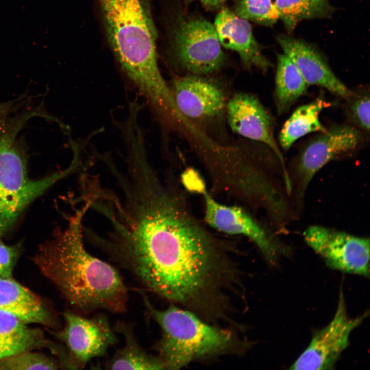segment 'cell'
<instances>
[{
    "mask_svg": "<svg viewBox=\"0 0 370 370\" xmlns=\"http://www.w3.org/2000/svg\"><path fill=\"white\" fill-rule=\"evenodd\" d=\"M277 42L283 53L294 64L308 85H316L344 100L353 94L334 73L321 53L301 40L280 34Z\"/></svg>",
    "mask_w": 370,
    "mask_h": 370,
    "instance_id": "14",
    "label": "cell"
},
{
    "mask_svg": "<svg viewBox=\"0 0 370 370\" xmlns=\"http://www.w3.org/2000/svg\"><path fill=\"white\" fill-rule=\"evenodd\" d=\"M368 311L355 318L348 316L342 288L333 319L325 327L316 330L305 350L290 368L331 369L349 344V336L368 316Z\"/></svg>",
    "mask_w": 370,
    "mask_h": 370,
    "instance_id": "8",
    "label": "cell"
},
{
    "mask_svg": "<svg viewBox=\"0 0 370 370\" xmlns=\"http://www.w3.org/2000/svg\"><path fill=\"white\" fill-rule=\"evenodd\" d=\"M23 104L22 98L20 96L14 100L0 103V117L18 111L23 107Z\"/></svg>",
    "mask_w": 370,
    "mask_h": 370,
    "instance_id": "26",
    "label": "cell"
},
{
    "mask_svg": "<svg viewBox=\"0 0 370 370\" xmlns=\"http://www.w3.org/2000/svg\"><path fill=\"white\" fill-rule=\"evenodd\" d=\"M228 252L226 243L194 217L181 192L170 183L147 185L130 197L107 249L145 289L193 306L210 297L227 272Z\"/></svg>",
    "mask_w": 370,
    "mask_h": 370,
    "instance_id": "1",
    "label": "cell"
},
{
    "mask_svg": "<svg viewBox=\"0 0 370 370\" xmlns=\"http://www.w3.org/2000/svg\"><path fill=\"white\" fill-rule=\"evenodd\" d=\"M34 112L24 108L12 117H0V237L15 224L26 207L75 166L39 180L28 175L25 144L17 134Z\"/></svg>",
    "mask_w": 370,
    "mask_h": 370,
    "instance_id": "4",
    "label": "cell"
},
{
    "mask_svg": "<svg viewBox=\"0 0 370 370\" xmlns=\"http://www.w3.org/2000/svg\"><path fill=\"white\" fill-rule=\"evenodd\" d=\"M364 133L354 125H336L308 142L296 166L295 194L299 203L316 174L331 160L357 150L364 140Z\"/></svg>",
    "mask_w": 370,
    "mask_h": 370,
    "instance_id": "7",
    "label": "cell"
},
{
    "mask_svg": "<svg viewBox=\"0 0 370 370\" xmlns=\"http://www.w3.org/2000/svg\"><path fill=\"white\" fill-rule=\"evenodd\" d=\"M141 294L146 312L161 328V338L154 347L164 369H180L232 345L233 338L228 330L207 324L193 313L174 306L157 309Z\"/></svg>",
    "mask_w": 370,
    "mask_h": 370,
    "instance_id": "5",
    "label": "cell"
},
{
    "mask_svg": "<svg viewBox=\"0 0 370 370\" xmlns=\"http://www.w3.org/2000/svg\"><path fill=\"white\" fill-rule=\"evenodd\" d=\"M325 106L324 99L320 96L311 103L298 107L281 131L279 140L282 148L288 150L295 141L310 133L325 132L326 128L319 120Z\"/></svg>",
    "mask_w": 370,
    "mask_h": 370,
    "instance_id": "19",
    "label": "cell"
},
{
    "mask_svg": "<svg viewBox=\"0 0 370 370\" xmlns=\"http://www.w3.org/2000/svg\"><path fill=\"white\" fill-rule=\"evenodd\" d=\"M0 310L14 315L26 324L55 325L54 317L41 299L13 279H0Z\"/></svg>",
    "mask_w": 370,
    "mask_h": 370,
    "instance_id": "16",
    "label": "cell"
},
{
    "mask_svg": "<svg viewBox=\"0 0 370 370\" xmlns=\"http://www.w3.org/2000/svg\"><path fill=\"white\" fill-rule=\"evenodd\" d=\"M275 82V100L279 114L287 111L308 86L294 64L283 53L277 54Z\"/></svg>",
    "mask_w": 370,
    "mask_h": 370,
    "instance_id": "20",
    "label": "cell"
},
{
    "mask_svg": "<svg viewBox=\"0 0 370 370\" xmlns=\"http://www.w3.org/2000/svg\"><path fill=\"white\" fill-rule=\"evenodd\" d=\"M110 48L124 72L162 117L174 106L159 69L150 0H98Z\"/></svg>",
    "mask_w": 370,
    "mask_h": 370,
    "instance_id": "3",
    "label": "cell"
},
{
    "mask_svg": "<svg viewBox=\"0 0 370 370\" xmlns=\"http://www.w3.org/2000/svg\"><path fill=\"white\" fill-rule=\"evenodd\" d=\"M305 243L330 268L369 277V239L320 226L304 232Z\"/></svg>",
    "mask_w": 370,
    "mask_h": 370,
    "instance_id": "9",
    "label": "cell"
},
{
    "mask_svg": "<svg viewBox=\"0 0 370 370\" xmlns=\"http://www.w3.org/2000/svg\"><path fill=\"white\" fill-rule=\"evenodd\" d=\"M214 25L221 46L236 51L246 68L255 67L265 73L273 67L263 54L248 21L223 8L217 14Z\"/></svg>",
    "mask_w": 370,
    "mask_h": 370,
    "instance_id": "15",
    "label": "cell"
},
{
    "mask_svg": "<svg viewBox=\"0 0 370 370\" xmlns=\"http://www.w3.org/2000/svg\"><path fill=\"white\" fill-rule=\"evenodd\" d=\"M21 252L20 243L7 245L0 239V279H13V270Z\"/></svg>",
    "mask_w": 370,
    "mask_h": 370,
    "instance_id": "25",
    "label": "cell"
},
{
    "mask_svg": "<svg viewBox=\"0 0 370 370\" xmlns=\"http://www.w3.org/2000/svg\"><path fill=\"white\" fill-rule=\"evenodd\" d=\"M234 8L238 16L261 25L271 26L279 20L273 0H239Z\"/></svg>",
    "mask_w": 370,
    "mask_h": 370,
    "instance_id": "22",
    "label": "cell"
},
{
    "mask_svg": "<svg viewBox=\"0 0 370 370\" xmlns=\"http://www.w3.org/2000/svg\"><path fill=\"white\" fill-rule=\"evenodd\" d=\"M227 0H184V4L188 6L193 2H200L206 9L212 10L220 6Z\"/></svg>",
    "mask_w": 370,
    "mask_h": 370,
    "instance_id": "27",
    "label": "cell"
},
{
    "mask_svg": "<svg viewBox=\"0 0 370 370\" xmlns=\"http://www.w3.org/2000/svg\"><path fill=\"white\" fill-rule=\"evenodd\" d=\"M59 368V365L52 358L31 350L0 360V369H57Z\"/></svg>",
    "mask_w": 370,
    "mask_h": 370,
    "instance_id": "23",
    "label": "cell"
},
{
    "mask_svg": "<svg viewBox=\"0 0 370 370\" xmlns=\"http://www.w3.org/2000/svg\"><path fill=\"white\" fill-rule=\"evenodd\" d=\"M88 208L86 205L78 210L64 230L42 244L33 261L76 312L123 313L128 291L121 275L84 247L82 221Z\"/></svg>",
    "mask_w": 370,
    "mask_h": 370,
    "instance_id": "2",
    "label": "cell"
},
{
    "mask_svg": "<svg viewBox=\"0 0 370 370\" xmlns=\"http://www.w3.org/2000/svg\"><path fill=\"white\" fill-rule=\"evenodd\" d=\"M26 324L0 310V360L47 345L41 331Z\"/></svg>",
    "mask_w": 370,
    "mask_h": 370,
    "instance_id": "17",
    "label": "cell"
},
{
    "mask_svg": "<svg viewBox=\"0 0 370 370\" xmlns=\"http://www.w3.org/2000/svg\"><path fill=\"white\" fill-rule=\"evenodd\" d=\"M171 16L166 24L170 65L183 75L208 76L219 70L226 57L214 25L201 16L183 11Z\"/></svg>",
    "mask_w": 370,
    "mask_h": 370,
    "instance_id": "6",
    "label": "cell"
},
{
    "mask_svg": "<svg viewBox=\"0 0 370 370\" xmlns=\"http://www.w3.org/2000/svg\"><path fill=\"white\" fill-rule=\"evenodd\" d=\"M169 87L175 106L194 123L205 125L225 114L226 91L221 83L210 76H178Z\"/></svg>",
    "mask_w": 370,
    "mask_h": 370,
    "instance_id": "11",
    "label": "cell"
},
{
    "mask_svg": "<svg viewBox=\"0 0 370 370\" xmlns=\"http://www.w3.org/2000/svg\"><path fill=\"white\" fill-rule=\"evenodd\" d=\"M332 0H273L284 27L293 31L302 21L328 18L332 14Z\"/></svg>",
    "mask_w": 370,
    "mask_h": 370,
    "instance_id": "21",
    "label": "cell"
},
{
    "mask_svg": "<svg viewBox=\"0 0 370 370\" xmlns=\"http://www.w3.org/2000/svg\"><path fill=\"white\" fill-rule=\"evenodd\" d=\"M195 192L202 195L205 219L209 226L226 234L247 237L256 245L268 263L276 264L285 251L246 210L217 201L209 193L205 182Z\"/></svg>",
    "mask_w": 370,
    "mask_h": 370,
    "instance_id": "12",
    "label": "cell"
},
{
    "mask_svg": "<svg viewBox=\"0 0 370 370\" xmlns=\"http://www.w3.org/2000/svg\"><path fill=\"white\" fill-rule=\"evenodd\" d=\"M225 115L233 133L267 145L285 171L284 160L274 137V119L256 96L245 92L234 94L227 100Z\"/></svg>",
    "mask_w": 370,
    "mask_h": 370,
    "instance_id": "13",
    "label": "cell"
},
{
    "mask_svg": "<svg viewBox=\"0 0 370 370\" xmlns=\"http://www.w3.org/2000/svg\"><path fill=\"white\" fill-rule=\"evenodd\" d=\"M345 111L354 126L364 132L369 131V93L365 88L353 91L347 99Z\"/></svg>",
    "mask_w": 370,
    "mask_h": 370,
    "instance_id": "24",
    "label": "cell"
},
{
    "mask_svg": "<svg viewBox=\"0 0 370 370\" xmlns=\"http://www.w3.org/2000/svg\"><path fill=\"white\" fill-rule=\"evenodd\" d=\"M63 317L64 327L57 335L66 346L72 369L83 368L93 358L104 356L118 341L105 314L87 318L67 310Z\"/></svg>",
    "mask_w": 370,
    "mask_h": 370,
    "instance_id": "10",
    "label": "cell"
},
{
    "mask_svg": "<svg viewBox=\"0 0 370 370\" xmlns=\"http://www.w3.org/2000/svg\"><path fill=\"white\" fill-rule=\"evenodd\" d=\"M114 331L122 334L124 346L117 350L106 363L105 368L110 369H163L160 359L149 355L140 345L134 334L133 326L124 321H118Z\"/></svg>",
    "mask_w": 370,
    "mask_h": 370,
    "instance_id": "18",
    "label": "cell"
}]
</instances>
